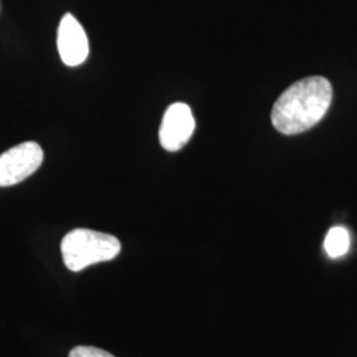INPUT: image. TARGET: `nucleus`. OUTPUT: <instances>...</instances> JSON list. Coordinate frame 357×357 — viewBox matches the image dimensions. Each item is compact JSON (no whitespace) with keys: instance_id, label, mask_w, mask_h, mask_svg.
<instances>
[{"instance_id":"f257e3e1","label":"nucleus","mask_w":357,"mask_h":357,"mask_svg":"<svg viewBox=\"0 0 357 357\" xmlns=\"http://www.w3.org/2000/svg\"><path fill=\"white\" fill-rule=\"evenodd\" d=\"M332 102L331 82L324 77L302 78L284 90L271 110V123L284 135H296L318 125Z\"/></svg>"},{"instance_id":"f03ea898","label":"nucleus","mask_w":357,"mask_h":357,"mask_svg":"<svg viewBox=\"0 0 357 357\" xmlns=\"http://www.w3.org/2000/svg\"><path fill=\"white\" fill-rule=\"evenodd\" d=\"M121 253L119 240L107 233L78 228L69 231L61 241L65 266L70 271L114 259Z\"/></svg>"},{"instance_id":"7ed1b4c3","label":"nucleus","mask_w":357,"mask_h":357,"mask_svg":"<svg viewBox=\"0 0 357 357\" xmlns=\"http://www.w3.org/2000/svg\"><path fill=\"white\" fill-rule=\"evenodd\" d=\"M44 151L36 142H24L0 155V187H13L33 175L43 165Z\"/></svg>"},{"instance_id":"20e7f679","label":"nucleus","mask_w":357,"mask_h":357,"mask_svg":"<svg viewBox=\"0 0 357 357\" xmlns=\"http://www.w3.org/2000/svg\"><path fill=\"white\" fill-rule=\"evenodd\" d=\"M195 131V118L187 103H172L167 107L159 128V141L162 147L175 153L183 149L191 139Z\"/></svg>"},{"instance_id":"39448f33","label":"nucleus","mask_w":357,"mask_h":357,"mask_svg":"<svg viewBox=\"0 0 357 357\" xmlns=\"http://www.w3.org/2000/svg\"><path fill=\"white\" fill-rule=\"evenodd\" d=\"M57 50L68 66L84 64L89 56V40L84 26L72 13L63 16L57 29Z\"/></svg>"},{"instance_id":"423d86ee","label":"nucleus","mask_w":357,"mask_h":357,"mask_svg":"<svg viewBox=\"0 0 357 357\" xmlns=\"http://www.w3.org/2000/svg\"><path fill=\"white\" fill-rule=\"evenodd\" d=\"M351 246V237L343 227H333L328 230L324 238V250L331 258H339L347 255Z\"/></svg>"},{"instance_id":"0eeeda50","label":"nucleus","mask_w":357,"mask_h":357,"mask_svg":"<svg viewBox=\"0 0 357 357\" xmlns=\"http://www.w3.org/2000/svg\"><path fill=\"white\" fill-rule=\"evenodd\" d=\"M69 357H115L96 347H86V345H79L70 351Z\"/></svg>"}]
</instances>
